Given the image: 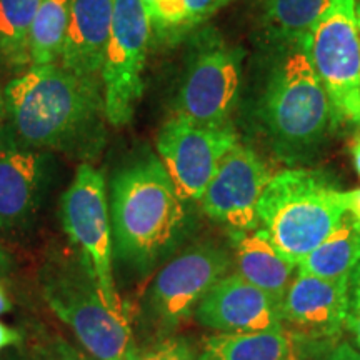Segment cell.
<instances>
[{
  "label": "cell",
  "mask_w": 360,
  "mask_h": 360,
  "mask_svg": "<svg viewBox=\"0 0 360 360\" xmlns=\"http://www.w3.org/2000/svg\"><path fill=\"white\" fill-rule=\"evenodd\" d=\"M6 360H30L29 354H20V352H15L12 355H7Z\"/></svg>",
  "instance_id": "1f68e13d"
},
{
  "label": "cell",
  "mask_w": 360,
  "mask_h": 360,
  "mask_svg": "<svg viewBox=\"0 0 360 360\" xmlns=\"http://www.w3.org/2000/svg\"><path fill=\"white\" fill-rule=\"evenodd\" d=\"M184 202L162 160L152 154L120 167L109 197L114 257L141 274L154 269L186 233Z\"/></svg>",
  "instance_id": "7a4b0ae2"
},
{
  "label": "cell",
  "mask_w": 360,
  "mask_h": 360,
  "mask_svg": "<svg viewBox=\"0 0 360 360\" xmlns=\"http://www.w3.org/2000/svg\"><path fill=\"white\" fill-rule=\"evenodd\" d=\"M231 122L202 124L175 114L160 129L157 152L184 200H200L219 164L237 146Z\"/></svg>",
  "instance_id": "9c48e42d"
},
{
  "label": "cell",
  "mask_w": 360,
  "mask_h": 360,
  "mask_svg": "<svg viewBox=\"0 0 360 360\" xmlns=\"http://www.w3.org/2000/svg\"><path fill=\"white\" fill-rule=\"evenodd\" d=\"M344 327L352 335L360 349V262L350 272L347 281V307H345Z\"/></svg>",
  "instance_id": "484cf974"
},
{
  "label": "cell",
  "mask_w": 360,
  "mask_h": 360,
  "mask_svg": "<svg viewBox=\"0 0 360 360\" xmlns=\"http://www.w3.org/2000/svg\"><path fill=\"white\" fill-rule=\"evenodd\" d=\"M232 259L222 247L195 244L164 264L147 294L155 322L172 328L195 312L204 297L225 276Z\"/></svg>",
  "instance_id": "30bf717a"
},
{
  "label": "cell",
  "mask_w": 360,
  "mask_h": 360,
  "mask_svg": "<svg viewBox=\"0 0 360 360\" xmlns=\"http://www.w3.org/2000/svg\"><path fill=\"white\" fill-rule=\"evenodd\" d=\"M4 117H6V107H4V94H0V125H2Z\"/></svg>",
  "instance_id": "836d02e7"
},
{
  "label": "cell",
  "mask_w": 360,
  "mask_h": 360,
  "mask_svg": "<svg viewBox=\"0 0 360 360\" xmlns=\"http://www.w3.org/2000/svg\"><path fill=\"white\" fill-rule=\"evenodd\" d=\"M260 119L274 148L294 159L317 148L339 124L326 87L300 47H290L270 70Z\"/></svg>",
  "instance_id": "5b68a950"
},
{
  "label": "cell",
  "mask_w": 360,
  "mask_h": 360,
  "mask_svg": "<svg viewBox=\"0 0 360 360\" xmlns=\"http://www.w3.org/2000/svg\"><path fill=\"white\" fill-rule=\"evenodd\" d=\"M44 300L94 360H129L134 354L127 310L105 304L97 283L72 249L52 254L40 269Z\"/></svg>",
  "instance_id": "277c9868"
},
{
  "label": "cell",
  "mask_w": 360,
  "mask_h": 360,
  "mask_svg": "<svg viewBox=\"0 0 360 360\" xmlns=\"http://www.w3.org/2000/svg\"><path fill=\"white\" fill-rule=\"evenodd\" d=\"M150 30L142 0H112L110 37L101 80L107 122L114 127H124L132 120L142 97Z\"/></svg>",
  "instance_id": "ba28073f"
},
{
  "label": "cell",
  "mask_w": 360,
  "mask_h": 360,
  "mask_svg": "<svg viewBox=\"0 0 360 360\" xmlns=\"http://www.w3.org/2000/svg\"><path fill=\"white\" fill-rule=\"evenodd\" d=\"M360 262V225L345 214L342 222L321 245L297 264V274H307L327 281L349 278Z\"/></svg>",
  "instance_id": "d6986e66"
},
{
  "label": "cell",
  "mask_w": 360,
  "mask_h": 360,
  "mask_svg": "<svg viewBox=\"0 0 360 360\" xmlns=\"http://www.w3.org/2000/svg\"><path fill=\"white\" fill-rule=\"evenodd\" d=\"M30 360H94L87 352L75 349L56 335H37L29 350Z\"/></svg>",
  "instance_id": "cb8c5ba5"
},
{
  "label": "cell",
  "mask_w": 360,
  "mask_h": 360,
  "mask_svg": "<svg viewBox=\"0 0 360 360\" xmlns=\"http://www.w3.org/2000/svg\"><path fill=\"white\" fill-rule=\"evenodd\" d=\"M240 75L242 51L205 37L188 62L175 114L202 124H227L237 103Z\"/></svg>",
  "instance_id": "8fae6325"
},
{
  "label": "cell",
  "mask_w": 360,
  "mask_h": 360,
  "mask_svg": "<svg viewBox=\"0 0 360 360\" xmlns=\"http://www.w3.org/2000/svg\"><path fill=\"white\" fill-rule=\"evenodd\" d=\"M317 360H360V350L352 347L347 342H342V344H337L332 349H328Z\"/></svg>",
  "instance_id": "4316f807"
},
{
  "label": "cell",
  "mask_w": 360,
  "mask_h": 360,
  "mask_svg": "<svg viewBox=\"0 0 360 360\" xmlns=\"http://www.w3.org/2000/svg\"><path fill=\"white\" fill-rule=\"evenodd\" d=\"M193 314L197 322L219 334H238L281 326L276 300L237 272L215 283Z\"/></svg>",
  "instance_id": "9a60e30c"
},
{
  "label": "cell",
  "mask_w": 360,
  "mask_h": 360,
  "mask_svg": "<svg viewBox=\"0 0 360 360\" xmlns=\"http://www.w3.org/2000/svg\"><path fill=\"white\" fill-rule=\"evenodd\" d=\"M72 0H40L30 34V67L58 64L70 19Z\"/></svg>",
  "instance_id": "7402d4cb"
},
{
  "label": "cell",
  "mask_w": 360,
  "mask_h": 360,
  "mask_svg": "<svg viewBox=\"0 0 360 360\" xmlns=\"http://www.w3.org/2000/svg\"><path fill=\"white\" fill-rule=\"evenodd\" d=\"M319 75L337 122L360 125V32L357 0H330L299 45Z\"/></svg>",
  "instance_id": "52a82bcc"
},
{
  "label": "cell",
  "mask_w": 360,
  "mask_h": 360,
  "mask_svg": "<svg viewBox=\"0 0 360 360\" xmlns=\"http://www.w3.org/2000/svg\"><path fill=\"white\" fill-rule=\"evenodd\" d=\"M345 214L344 192L307 169L274 174L257 204L259 225L278 254L295 265L335 231Z\"/></svg>",
  "instance_id": "3957f363"
},
{
  "label": "cell",
  "mask_w": 360,
  "mask_h": 360,
  "mask_svg": "<svg viewBox=\"0 0 360 360\" xmlns=\"http://www.w3.org/2000/svg\"><path fill=\"white\" fill-rule=\"evenodd\" d=\"M112 25V0H72L58 64L72 74L101 79Z\"/></svg>",
  "instance_id": "2e32d148"
},
{
  "label": "cell",
  "mask_w": 360,
  "mask_h": 360,
  "mask_svg": "<svg viewBox=\"0 0 360 360\" xmlns=\"http://www.w3.org/2000/svg\"><path fill=\"white\" fill-rule=\"evenodd\" d=\"M7 267H8V259H7V255L4 254V250L0 249V272H4Z\"/></svg>",
  "instance_id": "d6a6232c"
},
{
  "label": "cell",
  "mask_w": 360,
  "mask_h": 360,
  "mask_svg": "<svg viewBox=\"0 0 360 360\" xmlns=\"http://www.w3.org/2000/svg\"><path fill=\"white\" fill-rule=\"evenodd\" d=\"M11 309H12L11 300H8L6 290L2 289V285H0V315L11 312Z\"/></svg>",
  "instance_id": "4dcf8cb0"
},
{
  "label": "cell",
  "mask_w": 360,
  "mask_h": 360,
  "mask_svg": "<svg viewBox=\"0 0 360 360\" xmlns=\"http://www.w3.org/2000/svg\"><path fill=\"white\" fill-rule=\"evenodd\" d=\"M2 94L15 146L87 159L105 142L101 79L80 77L60 64L32 65Z\"/></svg>",
  "instance_id": "6da1fadb"
},
{
  "label": "cell",
  "mask_w": 360,
  "mask_h": 360,
  "mask_svg": "<svg viewBox=\"0 0 360 360\" xmlns=\"http://www.w3.org/2000/svg\"><path fill=\"white\" fill-rule=\"evenodd\" d=\"M330 0H264V17L274 37L289 47H299Z\"/></svg>",
  "instance_id": "44dd1931"
},
{
  "label": "cell",
  "mask_w": 360,
  "mask_h": 360,
  "mask_svg": "<svg viewBox=\"0 0 360 360\" xmlns=\"http://www.w3.org/2000/svg\"><path fill=\"white\" fill-rule=\"evenodd\" d=\"M222 2H224V4H227V2H231V0H222Z\"/></svg>",
  "instance_id": "8d00e7d4"
},
{
  "label": "cell",
  "mask_w": 360,
  "mask_h": 360,
  "mask_svg": "<svg viewBox=\"0 0 360 360\" xmlns=\"http://www.w3.org/2000/svg\"><path fill=\"white\" fill-rule=\"evenodd\" d=\"M347 281L297 274L278 304L281 323L302 342L332 340L344 327Z\"/></svg>",
  "instance_id": "5bb4252c"
},
{
  "label": "cell",
  "mask_w": 360,
  "mask_h": 360,
  "mask_svg": "<svg viewBox=\"0 0 360 360\" xmlns=\"http://www.w3.org/2000/svg\"><path fill=\"white\" fill-rule=\"evenodd\" d=\"M344 200L345 207H347V214L352 215V219L360 225V188L344 192Z\"/></svg>",
  "instance_id": "f1b7e54d"
},
{
  "label": "cell",
  "mask_w": 360,
  "mask_h": 360,
  "mask_svg": "<svg viewBox=\"0 0 360 360\" xmlns=\"http://www.w3.org/2000/svg\"><path fill=\"white\" fill-rule=\"evenodd\" d=\"M302 345L285 327L207 337L199 360H302Z\"/></svg>",
  "instance_id": "ac0fdd59"
},
{
  "label": "cell",
  "mask_w": 360,
  "mask_h": 360,
  "mask_svg": "<svg viewBox=\"0 0 360 360\" xmlns=\"http://www.w3.org/2000/svg\"><path fill=\"white\" fill-rule=\"evenodd\" d=\"M22 340H24V335H22L20 330L7 326V323L0 322V352L8 347L20 345Z\"/></svg>",
  "instance_id": "83f0119b"
},
{
  "label": "cell",
  "mask_w": 360,
  "mask_h": 360,
  "mask_svg": "<svg viewBox=\"0 0 360 360\" xmlns=\"http://www.w3.org/2000/svg\"><path fill=\"white\" fill-rule=\"evenodd\" d=\"M237 274L281 304L297 265L278 254L262 229L231 231Z\"/></svg>",
  "instance_id": "e0dca14e"
},
{
  "label": "cell",
  "mask_w": 360,
  "mask_h": 360,
  "mask_svg": "<svg viewBox=\"0 0 360 360\" xmlns=\"http://www.w3.org/2000/svg\"><path fill=\"white\" fill-rule=\"evenodd\" d=\"M40 0H0V65H30V34Z\"/></svg>",
  "instance_id": "ffe728a7"
},
{
  "label": "cell",
  "mask_w": 360,
  "mask_h": 360,
  "mask_svg": "<svg viewBox=\"0 0 360 360\" xmlns=\"http://www.w3.org/2000/svg\"><path fill=\"white\" fill-rule=\"evenodd\" d=\"M58 217L75 254L115 312L127 307L115 289L114 237L105 179L94 165H79L74 180L60 199Z\"/></svg>",
  "instance_id": "8992f818"
},
{
  "label": "cell",
  "mask_w": 360,
  "mask_h": 360,
  "mask_svg": "<svg viewBox=\"0 0 360 360\" xmlns=\"http://www.w3.org/2000/svg\"><path fill=\"white\" fill-rule=\"evenodd\" d=\"M222 6V0H154L148 19L157 32L188 29L212 17Z\"/></svg>",
  "instance_id": "603a6c76"
},
{
  "label": "cell",
  "mask_w": 360,
  "mask_h": 360,
  "mask_svg": "<svg viewBox=\"0 0 360 360\" xmlns=\"http://www.w3.org/2000/svg\"><path fill=\"white\" fill-rule=\"evenodd\" d=\"M53 162L49 152L20 146L0 148V233L32 227L51 191Z\"/></svg>",
  "instance_id": "4fadbf2b"
},
{
  "label": "cell",
  "mask_w": 360,
  "mask_h": 360,
  "mask_svg": "<svg viewBox=\"0 0 360 360\" xmlns=\"http://www.w3.org/2000/svg\"><path fill=\"white\" fill-rule=\"evenodd\" d=\"M357 20H359V32H360V0H357Z\"/></svg>",
  "instance_id": "d590c367"
},
{
  "label": "cell",
  "mask_w": 360,
  "mask_h": 360,
  "mask_svg": "<svg viewBox=\"0 0 360 360\" xmlns=\"http://www.w3.org/2000/svg\"><path fill=\"white\" fill-rule=\"evenodd\" d=\"M272 175L252 148L237 143L220 162L202 193V210L231 231H254L259 227V199Z\"/></svg>",
  "instance_id": "7c38bea8"
},
{
  "label": "cell",
  "mask_w": 360,
  "mask_h": 360,
  "mask_svg": "<svg viewBox=\"0 0 360 360\" xmlns=\"http://www.w3.org/2000/svg\"><path fill=\"white\" fill-rule=\"evenodd\" d=\"M129 360H195V355L187 340L170 337L146 350H134Z\"/></svg>",
  "instance_id": "d4e9b609"
},
{
  "label": "cell",
  "mask_w": 360,
  "mask_h": 360,
  "mask_svg": "<svg viewBox=\"0 0 360 360\" xmlns=\"http://www.w3.org/2000/svg\"><path fill=\"white\" fill-rule=\"evenodd\" d=\"M350 150H352V160H354L355 170H357V174L360 175V134L354 139Z\"/></svg>",
  "instance_id": "f546056e"
},
{
  "label": "cell",
  "mask_w": 360,
  "mask_h": 360,
  "mask_svg": "<svg viewBox=\"0 0 360 360\" xmlns=\"http://www.w3.org/2000/svg\"><path fill=\"white\" fill-rule=\"evenodd\" d=\"M142 4H143V7H146V11L148 13V12H150L152 6H154V0H142Z\"/></svg>",
  "instance_id": "e575fe53"
}]
</instances>
